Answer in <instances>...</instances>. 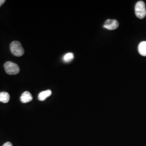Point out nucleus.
<instances>
[{
  "instance_id": "6e6552de",
  "label": "nucleus",
  "mask_w": 146,
  "mask_h": 146,
  "mask_svg": "<svg viewBox=\"0 0 146 146\" xmlns=\"http://www.w3.org/2000/svg\"><path fill=\"white\" fill-rule=\"evenodd\" d=\"M10 100V95L7 92L0 93V102L3 103H8Z\"/></svg>"
},
{
  "instance_id": "7ed1b4c3",
  "label": "nucleus",
  "mask_w": 146,
  "mask_h": 146,
  "mask_svg": "<svg viewBox=\"0 0 146 146\" xmlns=\"http://www.w3.org/2000/svg\"><path fill=\"white\" fill-rule=\"evenodd\" d=\"M4 67L6 73L9 75H16L20 72L19 66L15 63L11 61L5 62L4 64Z\"/></svg>"
},
{
  "instance_id": "0eeeda50",
  "label": "nucleus",
  "mask_w": 146,
  "mask_h": 146,
  "mask_svg": "<svg viewBox=\"0 0 146 146\" xmlns=\"http://www.w3.org/2000/svg\"><path fill=\"white\" fill-rule=\"evenodd\" d=\"M138 51L141 55L146 56V41H142L139 44Z\"/></svg>"
},
{
  "instance_id": "9d476101",
  "label": "nucleus",
  "mask_w": 146,
  "mask_h": 146,
  "mask_svg": "<svg viewBox=\"0 0 146 146\" xmlns=\"http://www.w3.org/2000/svg\"><path fill=\"white\" fill-rule=\"evenodd\" d=\"M2 146H13V145L10 142H7Z\"/></svg>"
},
{
  "instance_id": "9b49d317",
  "label": "nucleus",
  "mask_w": 146,
  "mask_h": 146,
  "mask_svg": "<svg viewBox=\"0 0 146 146\" xmlns=\"http://www.w3.org/2000/svg\"><path fill=\"white\" fill-rule=\"evenodd\" d=\"M5 0H0V7H1V5L3 4H4V3L5 2Z\"/></svg>"
},
{
  "instance_id": "423d86ee",
  "label": "nucleus",
  "mask_w": 146,
  "mask_h": 146,
  "mask_svg": "<svg viewBox=\"0 0 146 146\" xmlns=\"http://www.w3.org/2000/svg\"><path fill=\"white\" fill-rule=\"evenodd\" d=\"M52 92L49 89L45 90V91H43L38 94V99L41 101H44L45 100L47 99V98L49 97L52 95Z\"/></svg>"
},
{
  "instance_id": "39448f33",
  "label": "nucleus",
  "mask_w": 146,
  "mask_h": 146,
  "mask_svg": "<svg viewBox=\"0 0 146 146\" xmlns=\"http://www.w3.org/2000/svg\"><path fill=\"white\" fill-rule=\"evenodd\" d=\"M21 102L22 103H28L31 102L33 100V96L29 92H25L23 94H22L21 98H20Z\"/></svg>"
},
{
  "instance_id": "f03ea898",
  "label": "nucleus",
  "mask_w": 146,
  "mask_h": 146,
  "mask_svg": "<svg viewBox=\"0 0 146 146\" xmlns=\"http://www.w3.org/2000/svg\"><path fill=\"white\" fill-rule=\"evenodd\" d=\"M135 12L137 17L140 19H143L146 17V5L143 1H140L136 3L135 7Z\"/></svg>"
},
{
  "instance_id": "1a4fd4ad",
  "label": "nucleus",
  "mask_w": 146,
  "mask_h": 146,
  "mask_svg": "<svg viewBox=\"0 0 146 146\" xmlns=\"http://www.w3.org/2000/svg\"><path fill=\"white\" fill-rule=\"evenodd\" d=\"M74 58V54L72 52H68L65 54L63 58V60L65 62L68 63L71 62Z\"/></svg>"
},
{
  "instance_id": "20e7f679",
  "label": "nucleus",
  "mask_w": 146,
  "mask_h": 146,
  "mask_svg": "<svg viewBox=\"0 0 146 146\" xmlns=\"http://www.w3.org/2000/svg\"><path fill=\"white\" fill-rule=\"evenodd\" d=\"M119 26L118 21H116V20H111V19H108L105 22L104 27V28L113 31L116 29Z\"/></svg>"
},
{
  "instance_id": "f257e3e1",
  "label": "nucleus",
  "mask_w": 146,
  "mask_h": 146,
  "mask_svg": "<svg viewBox=\"0 0 146 146\" xmlns=\"http://www.w3.org/2000/svg\"><path fill=\"white\" fill-rule=\"evenodd\" d=\"M11 52L16 56L20 57L24 54L25 50L22 46L20 42L19 41H13L11 43L10 45Z\"/></svg>"
}]
</instances>
